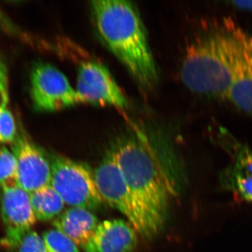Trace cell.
Listing matches in <instances>:
<instances>
[{
  "label": "cell",
  "instance_id": "cell-19",
  "mask_svg": "<svg viewBox=\"0 0 252 252\" xmlns=\"http://www.w3.org/2000/svg\"><path fill=\"white\" fill-rule=\"evenodd\" d=\"M228 3L237 9L252 12V1H231Z\"/></svg>",
  "mask_w": 252,
  "mask_h": 252
},
{
  "label": "cell",
  "instance_id": "cell-13",
  "mask_svg": "<svg viewBox=\"0 0 252 252\" xmlns=\"http://www.w3.org/2000/svg\"><path fill=\"white\" fill-rule=\"evenodd\" d=\"M56 229L66 235L77 245L85 246L95 233L98 219L90 210L72 207L55 219Z\"/></svg>",
  "mask_w": 252,
  "mask_h": 252
},
{
  "label": "cell",
  "instance_id": "cell-5",
  "mask_svg": "<svg viewBox=\"0 0 252 252\" xmlns=\"http://www.w3.org/2000/svg\"><path fill=\"white\" fill-rule=\"evenodd\" d=\"M94 177L104 201L123 214L142 238L151 239L145 217L124 180L114 150L95 169Z\"/></svg>",
  "mask_w": 252,
  "mask_h": 252
},
{
  "label": "cell",
  "instance_id": "cell-1",
  "mask_svg": "<svg viewBox=\"0 0 252 252\" xmlns=\"http://www.w3.org/2000/svg\"><path fill=\"white\" fill-rule=\"evenodd\" d=\"M136 125L114 149L127 187L140 205L153 238L166 218L175 185L169 179L157 147L159 132Z\"/></svg>",
  "mask_w": 252,
  "mask_h": 252
},
{
  "label": "cell",
  "instance_id": "cell-12",
  "mask_svg": "<svg viewBox=\"0 0 252 252\" xmlns=\"http://www.w3.org/2000/svg\"><path fill=\"white\" fill-rule=\"evenodd\" d=\"M137 233L126 220H104L83 248L86 252H132L138 243Z\"/></svg>",
  "mask_w": 252,
  "mask_h": 252
},
{
  "label": "cell",
  "instance_id": "cell-3",
  "mask_svg": "<svg viewBox=\"0 0 252 252\" xmlns=\"http://www.w3.org/2000/svg\"><path fill=\"white\" fill-rule=\"evenodd\" d=\"M231 20L207 25L186 47L180 76L186 87L198 95L225 100L231 82L235 30Z\"/></svg>",
  "mask_w": 252,
  "mask_h": 252
},
{
  "label": "cell",
  "instance_id": "cell-8",
  "mask_svg": "<svg viewBox=\"0 0 252 252\" xmlns=\"http://www.w3.org/2000/svg\"><path fill=\"white\" fill-rule=\"evenodd\" d=\"M76 91L85 104L123 109L128 106L126 96L109 69L99 63L88 61L79 64Z\"/></svg>",
  "mask_w": 252,
  "mask_h": 252
},
{
  "label": "cell",
  "instance_id": "cell-16",
  "mask_svg": "<svg viewBox=\"0 0 252 252\" xmlns=\"http://www.w3.org/2000/svg\"><path fill=\"white\" fill-rule=\"evenodd\" d=\"M42 238L49 252H80L78 245L59 230H47Z\"/></svg>",
  "mask_w": 252,
  "mask_h": 252
},
{
  "label": "cell",
  "instance_id": "cell-20",
  "mask_svg": "<svg viewBox=\"0 0 252 252\" xmlns=\"http://www.w3.org/2000/svg\"><path fill=\"white\" fill-rule=\"evenodd\" d=\"M8 78V70L6 64L1 58L0 57V84L9 83Z\"/></svg>",
  "mask_w": 252,
  "mask_h": 252
},
{
  "label": "cell",
  "instance_id": "cell-17",
  "mask_svg": "<svg viewBox=\"0 0 252 252\" xmlns=\"http://www.w3.org/2000/svg\"><path fill=\"white\" fill-rule=\"evenodd\" d=\"M4 248L11 252H49L43 238L31 230Z\"/></svg>",
  "mask_w": 252,
  "mask_h": 252
},
{
  "label": "cell",
  "instance_id": "cell-15",
  "mask_svg": "<svg viewBox=\"0 0 252 252\" xmlns=\"http://www.w3.org/2000/svg\"><path fill=\"white\" fill-rule=\"evenodd\" d=\"M0 186L2 189L18 186L16 158L4 147L0 148Z\"/></svg>",
  "mask_w": 252,
  "mask_h": 252
},
{
  "label": "cell",
  "instance_id": "cell-6",
  "mask_svg": "<svg viewBox=\"0 0 252 252\" xmlns=\"http://www.w3.org/2000/svg\"><path fill=\"white\" fill-rule=\"evenodd\" d=\"M31 97L37 112H53L85 104L67 77L48 63H36L31 73Z\"/></svg>",
  "mask_w": 252,
  "mask_h": 252
},
{
  "label": "cell",
  "instance_id": "cell-21",
  "mask_svg": "<svg viewBox=\"0 0 252 252\" xmlns=\"http://www.w3.org/2000/svg\"><path fill=\"white\" fill-rule=\"evenodd\" d=\"M0 26L6 29V31H11L12 30V26L8 21L7 18H6L1 9H0Z\"/></svg>",
  "mask_w": 252,
  "mask_h": 252
},
{
  "label": "cell",
  "instance_id": "cell-2",
  "mask_svg": "<svg viewBox=\"0 0 252 252\" xmlns=\"http://www.w3.org/2000/svg\"><path fill=\"white\" fill-rule=\"evenodd\" d=\"M96 30L113 54L141 87L151 89L158 79L143 22L135 6L123 0L91 2Z\"/></svg>",
  "mask_w": 252,
  "mask_h": 252
},
{
  "label": "cell",
  "instance_id": "cell-11",
  "mask_svg": "<svg viewBox=\"0 0 252 252\" xmlns=\"http://www.w3.org/2000/svg\"><path fill=\"white\" fill-rule=\"evenodd\" d=\"M1 215L6 235L0 242L5 247L31 230L36 219L32 207L30 194L19 186L2 189Z\"/></svg>",
  "mask_w": 252,
  "mask_h": 252
},
{
  "label": "cell",
  "instance_id": "cell-4",
  "mask_svg": "<svg viewBox=\"0 0 252 252\" xmlns=\"http://www.w3.org/2000/svg\"><path fill=\"white\" fill-rule=\"evenodd\" d=\"M50 162V185L64 203L89 210L99 208L103 203L94 173L89 167L61 156H54Z\"/></svg>",
  "mask_w": 252,
  "mask_h": 252
},
{
  "label": "cell",
  "instance_id": "cell-18",
  "mask_svg": "<svg viewBox=\"0 0 252 252\" xmlns=\"http://www.w3.org/2000/svg\"><path fill=\"white\" fill-rule=\"evenodd\" d=\"M17 133L13 114L7 108L0 110V143L13 144Z\"/></svg>",
  "mask_w": 252,
  "mask_h": 252
},
{
  "label": "cell",
  "instance_id": "cell-10",
  "mask_svg": "<svg viewBox=\"0 0 252 252\" xmlns=\"http://www.w3.org/2000/svg\"><path fill=\"white\" fill-rule=\"evenodd\" d=\"M225 100L252 118V34L238 26L231 82Z\"/></svg>",
  "mask_w": 252,
  "mask_h": 252
},
{
  "label": "cell",
  "instance_id": "cell-9",
  "mask_svg": "<svg viewBox=\"0 0 252 252\" xmlns=\"http://www.w3.org/2000/svg\"><path fill=\"white\" fill-rule=\"evenodd\" d=\"M12 150L17 165L18 185L21 189L31 194L50 185L51 162L22 128L18 131Z\"/></svg>",
  "mask_w": 252,
  "mask_h": 252
},
{
  "label": "cell",
  "instance_id": "cell-7",
  "mask_svg": "<svg viewBox=\"0 0 252 252\" xmlns=\"http://www.w3.org/2000/svg\"><path fill=\"white\" fill-rule=\"evenodd\" d=\"M212 136L230 158L229 165L220 173V186L252 203V149L220 126L212 130Z\"/></svg>",
  "mask_w": 252,
  "mask_h": 252
},
{
  "label": "cell",
  "instance_id": "cell-14",
  "mask_svg": "<svg viewBox=\"0 0 252 252\" xmlns=\"http://www.w3.org/2000/svg\"><path fill=\"white\" fill-rule=\"evenodd\" d=\"M33 212L36 220L46 221L61 215L64 203L51 185L30 194Z\"/></svg>",
  "mask_w": 252,
  "mask_h": 252
}]
</instances>
